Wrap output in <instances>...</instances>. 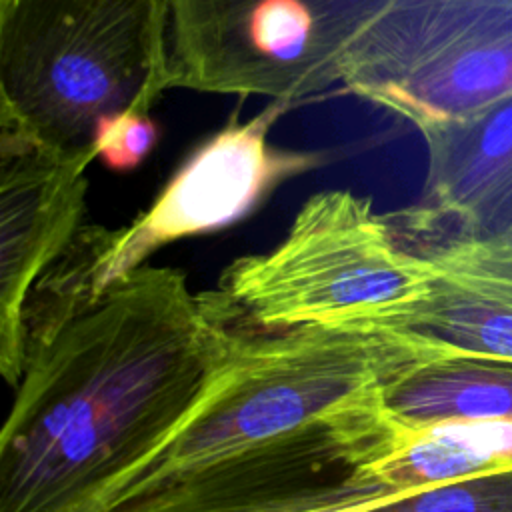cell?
Listing matches in <instances>:
<instances>
[{"mask_svg":"<svg viewBox=\"0 0 512 512\" xmlns=\"http://www.w3.org/2000/svg\"><path fill=\"white\" fill-rule=\"evenodd\" d=\"M168 0H0V120L96 160L98 128L170 86Z\"/></svg>","mask_w":512,"mask_h":512,"instance_id":"3","label":"cell"},{"mask_svg":"<svg viewBox=\"0 0 512 512\" xmlns=\"http://www.w3.org/2000/svg\"><path fill=\"white\" fill-rule=\"evenodd\" d=\"M92 160L0 120V372L10 386L24 368L30 294L82 230Z\"/></svg>","mask_w":512,"mask_h":512,"instance_id":"6","label":"cell"},{"mask_svg":"<svg viewBox=\"0 0 512 512\" xmlns=\"http://www.w3.org/2000/svg\"><path fill=\"white\" fill-rule=\"evenodd\" d=\"M438 352L392 326L264 328L240 314L200 402L88 512H360L410 494L382 468L418 430L386 392Z\"/></svg>","mask_w":512,"mask_h":512,"instance_id":"1","label":"cell"},{"mask_svg":"<svg viewBox=\"0 0 512 512\" xmlns=\"http://www.w3.org/2000/svg\"><path fill=\"white\" fill-rule=\"evenodd\" d=\"M444 428L462 440L484 464H512V418L444 420Z\"/></svg>","mask_w":512,"mask_h":512,"instance_id":"9","label":"cell"},{"mask_svg":"<svg viewBox=\"0 0 512 512\" xmlns=\"http://www.w3.org/2000/svg\"><path fill=\"white\" fill-rule=\"evenodd\" d=\"M294 108L272 100L256 116L236 114L194 148L156 200L128 226H82L74 240L82 274L100 294L116 278L146 264L160 248L230 226L282 182L322 166L330 152L272 146L274 124Z\"/></svg>","mask_w":512,"mask_h":512,"instance_id":"5","label":"cell"},{"mask_svg":"<svg viewBox=\"0 0 512 512\" xmlns=\"http://www.w3.org/2000/svg\"><path fill=\"white\" fill-rule=\"evenodd\" d=\"M158 142V126L146 112H126L106 120L96 134V158L110 170L128 172L140 166Z\"/></svg>","mask_w":512,"mask_h":512,"instance_id":"8","label":"cell"},{"mask_svg":"<svg viewBox=\"0 0 512 512\" xmlns=\"http://www.w3.org/2000/svg\"><path fill=\"white\" fill-rule=\"evenodd\" d=\"M240 324L220 292L142 264L100 294L24 322V368L0 434V512H88L192 412Z\"/></svg>","mask_w":512,"mask_h":512,"instance_id":"2","label":"cell"},{"mask_svg":"<svg viewBox=\"0 0 512 512\" xmlns=\"http://www.w3.org/2000/svg\"><path fill=\"white\" fill-rule=\"evenodd\" d=\"M434 266L404 252L370 198L314 194L270 252L234 260L218 290L252 324L392 326L430 292Z\"/></svg>","mask_w":512,"mask_h":512,"instance_id":"4","label":"cell"},{"mask_svg":"<svg viewBox=\"0 0 512 512\" xmlns=\"http://www.w3.org/2000/svg\"><path fill=\"white\" fill-rule=\"evenodd\" d=\"M386 402L412 430L444 420L512 418V374L442 350L392 382Z\"/></svg>","mask_w":512,"mask_h":512,"instance_id":"7","label":"cell"}]
</instances>
